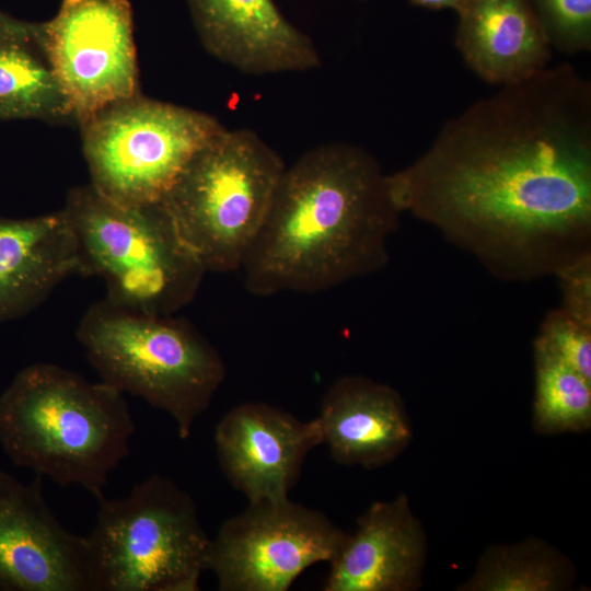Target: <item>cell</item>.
<instances>
[{
	"instance_id": "7402d4cb",
	"label": "cell",
	"mask_w": 591,
	"mask_h": 591,
	"mask_svg": "<svg viewBox=\"0 0 591 591\" xmlns=\"http://www.w3.org/2000/svg\"><path fill=\"white\" fill-rule=\"evenodd\" d=\"M535 340L591 381V326L559 308L546 314Z\"/></svg>"
},
{
	"instance_id": "e0dca14e",
	"label": "cell",
	"mask_w": 591,
	"mask_h": 591,
	"mask_svg": "<svg viewBox=\"0 0 591 591\" xmlns=\"http://www.w3.org/2000/svg\"><path fill=\"white\" fill-rule=\"evenodd\" d=\"M455 44L483 80L506 85L549 66L552 47L528 0H466Z\"/></svg>"
},
{
	"instance_id": "8992f818",
	"label": "cell",
	"mask_w": 591,
	"mask_h": 591,
	"mask_svg": "<svg viewBox=\"0 0 591 591\" xmlns=\"http://www.w3.org/2000/svg\"><path fill=\"white\" fill-rule=\"evenodd\" d=\"M286 166L247 128L225 127L190 159L162 201L206 273L240 270Z\"/></svg>"
},
{
	"instance_id": "5b68a950",
	"label": "cell",
	"mask_w": 591,
	"mask_h": 591,
	"mask_svg": "<svg viewBox=\"0 0 591 591\" xmlns=\"http://www.w3.org/2000/svg\"><path fill=\"white\" fill-rule=\"evenodd\" d=\"M77 338L101 381L167 413L181 439L225 379L218 350L187 321L104 298L90 305Z\"/></svg>"
},
{
	"instance_id": "9c48e42d",
	"label": "cell",
	"mask_w": 591,
	"mask_h": 591,
	"mask_svg": "<svg viewBox=\"0 0 591 591\" xmlns=\"http://www.w3.org/2000/svg\"><path fill=\"white\" fill-rule=\"evenodd\" d=\"M347 536L321 511L289 498L248 502L210 538L206 570L221 591H287L310 566L331 563Z\"/></svg>"
},
{
	"instance_id": "ffe728a7",
	"label": "cell",
	"mask_w": 591,
	"mask_h": 591,
	"mask_svg": "<svg viewBox=\"0 0 591 591\" xmlns=\"http://www.w3.org/2000/svg\"><path fill=\"white\" fill-rule=\"evenodd\" d=\"M534 429L541 433L586 431L591 426V381L534 340Z\"/></svg>"
},
{
	"instance_id": "7a4b0ae2",
	"label": "cell",
	"mask_w": 591,
	"mask_h": 591,
	"mask_svg": "<svg viewBox=\"0 0 591 591\" xmlns=\"http://www.w3.org/2000/svg\"><path fill=\"white\" fill-rule=\"evenodd\" d=\"M402 212L387 174L364 149L331 142L286 166L240 270L253 296L317 293L389 262Z\"/></svg>"
},
{
	"instance_id": "44dd1931",
	"label": "cell",
	"mask_w": 591,
	"mask_h": 591,
	"mask_svg": "<svg viewBox=\"0 0 591 591\" xmlns=\"http://www.w3.org/2000/svg\"><path fill=\"white\" fill-rule=\"evenodd\" d=\"M552 48L578 54L591 48V0H528Z\"/></svg>"
},
{
	"instance_id": "ac0fdd59",
	"label": "cell",
	"mask_w": 591,
	"mask_h": 591,
	"mask_svg": "<svg viewBox=\"0 0 591 591\" xmlns=\"http://www.w3.org/2000/svg\"><path fill=\"white\" fill-rule=\"evenodd\" d=\"M76 124L46 48L42 22L0 10V120Z\"/></svg>"
},
{
	"instance_id": "2e32d148",
	"label": "cell",
	"mask_w": 591,
	"mask_h": 591,
	"mask_svg": "<svg viewBox=\"0 0 591 591\" xmlns=\"http://www.w3.org/2000/svg\"><path fill=\"white\" fill-rule=\"evenodd\" d=\"M72 275H79V258L62 210L0 217V324L33 311Z\"/></svg>"
},
{
	"instance_id": "4fadbf2b",
	"label": "cell",
	"mask_w": 591,
	"mask_h": 591,
	"mask_svg": "<svg viewBox=\"0 0 591 591\" xmlns=\"http://www.w3.org/2000/svg\"><path fill=\"white\" fill-rule=\"evenodd\" d=\"M205 49L244 74L305 72L321 67L312 39L274 0H187Z\"/></svg>"
},
{
	"instance_id": "d6986e66",
	"label": "cell",
	"mask_w": 591,
	"mask_h": 591,
	"mask_svg": "<svg viewBox=\"0 0 591 591\" xmlns=\"http://www.w3.org/2000/svg\"><path fill=\"white\" fill-rule=\"evenodd\" d=\"M571 561L547 542L529 537L515 544H496L480 557L461 591H559L575 581Z\"/></svg>"
},
{
	"instance_id": "8fae6325",
	"label": "cell",
	"mask_w": 591,
	"mask_h": 591,
	"mask_svg": "<svg viewBox=\"0 0 591 591\" xmlns=\"http://www.w3.org/2000/svg\"><path fill=\"white\" fill-rule=\"evenodd\" d=\"M85 537L67 530L39 479L0 471V590L89 591Z\"/></svg>"
},
{
	"instance_id": "52a82bcc",
	"label": "cell",
	"mask_w": 591,
	"mask_h": 591,
	"mask_svg": "<svg viewBox=\"0 0 591 591\" xmlns=\"http://www.w3.org/2000/svg\"><path fill=\"white\" fill-rule=\"evenodd\" d=\"M97 499L85 537L89 591H196L210 538L192 496L152 475L120 499Z\"/></svg>"
},
{
	"instance_id": "cb8c5ba5",
	"label": "cell",
	"mask_w": 591,
	"mask_h": 591,
	"mask_svg": "<svg viewBox=\"0 0 591 591\" xmlns=\"http://www.w3.org/2000/svg\"><path fill=\"white\" fill-rule=\"evenodd\" d=\"M413 4L428 9H452L457 12L466 0H409Z\"/></svg>"
},
{
	"instance_id": "6da1fadb",
	"label": "cell",
	"mask_w": 591,
	"mask_h": 591,
	"mask_svg": "<svg viewBox=\"0 0 591 591\" xmlns=\"http://www.w3.org/2000/svg\"><path fill=\"white\" fill-rule=\"evenodd\" d=\"M387 178L402 213L498 279L555 276L591 254V83L561 63L501 85Z\"/></svg>"
},
{
	"instance_id": "277c9868",
	"label": "cell",
	"mask_w": 591,
	"mask_h": 591,
	"mask_svg": "<svg viewBox=\"0 0 591 591\" xmlns=\"http://www.w3.org/2000/svg\"><path fill=\"white\" fill-rule=\"evenodd\" d=\"M62 211L76 240L79 276L101 278L109 301L173 315L196 297L206 270L162 200L121 204L89 184L69 190Z\"/></svg>"
},
{
	"instance_id": "5bb4252c",
	"label": "cell",
	"mask_w": 591,
	"mask_h": 591,
	"mask_svg": "<svg viewBox=\"0 0 591 591\" xmlns=\"http://www.w3.org/2000/svg\"><path fill=\"white\" fill-rule=\"evenodd\" d=\"M425 529L401 494L375 501L358 518L329 563L324 591H413L421 586Z\"/></svg>"
},
{
	"instance_id": "7c38bea8",
	"label": "cell",
	"mask_w": 591,
	"mask_h": 591,
	"mask_svg": "<svg viewBox=\"0 0 591 591\" xmlns=\"http://www.w3.org/2000/svg\"><path fill=\"white\" fill-rule=\"evenodd\" d=\"M221 471L248 502L282 500L298 480L309 452L322 444L317 419L301 420L260 402L230 409L215 431Z\"/></svg>"
},
{
	"instance_id": "9a60e30c",
	"label": "cell",
	"mask_w": 591,
	"mask_h": 591,
	"mask_svg": "<svg viewBox=\"0 0 591 591\" xmlns=\"http://www.w3.org/2000/svg\"><path fill=\"white\" fill-rule=\"evenodd\" d=\"M316 419L322 443L327 445L332 459L343 465H386L413 439L399 393L362 375L337 379L324 394Z\"/></svg>"
},
{
	"instance_id": "3957f363",
	"label": "cell",
	"mask_w": 591,
	"mask_h": 591,
	"mask_svg": "<svg viewBox=\"0 0 591 591\" xmlns=\"http://www.w3.org/2000/svg\"><path fill=\"white\" fill-rule=\"evenodd\" d=\"M134 432L121 392L58 364L25 367L0 395V443L11 461L96 498Z\"/></svg>"
},
{
	"instance_id": "603a6c76",
	"label": "cell",
	"mask_w": 591,
	"mask_h": 591,
	"mask_svg": "<svg viewBox=\"0 0 591 591\" xmlns=\"http://www.w3.org/2000/svg\"><path fill=\"white\" fill-rule=\"evenodd\" d=\"M563 294V309L583 325L591 326V254L555 275Z\"/></svg>"
},
{
	"instance_id": "ba28073f",
	"label": "cell",
	"mask_w": 591,
	"mask_h": 591,
	"mask_svg": "<svg viewBox=\"0 0 591 591\" xmlns=\"http://www.w3.org/2000/svg\"><path fill=\"white\" fill-rule=\"evenodd\" d=\"M91 185L128 205L161 201L184 167L225 127L213 116L137 94L81 125Z\"/></svg>"
},
{
	"instance_id": "30bf717a",
	"label": "cell",
	"mask_w": 591,
	"mask_h": 591,
	"mask_svg": "<svg viewBox=\"0 0 591 591\" xmlns=\"http://www.w3.org/2000/svg\"><path fill=\"white\" fill-rule=\"evenodd\" d=\"M42 28L77 125L109 104L140 94L128 0H62Z\"/></svg>"
}]
</instances>
